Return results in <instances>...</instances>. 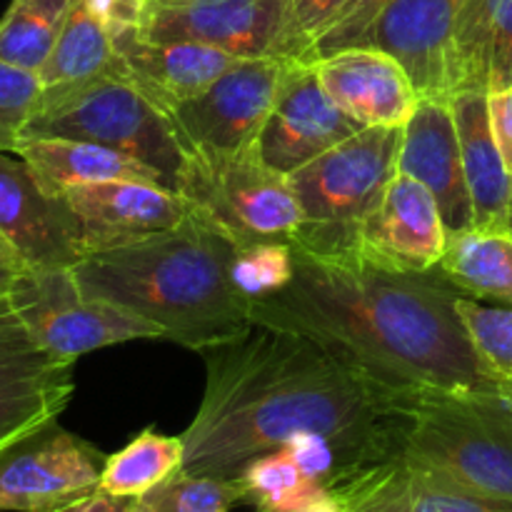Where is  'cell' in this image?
Returning <instances> with one entry per match:
<instances>
[{
    "instance_id": "cell-31",
    "label": "cell",
    "mask_w": 512,
    "mask_h": 512,
    "mask_svg": "<svg viewBox=\"0 0 512 512\" xmlns=\"http://www.w3.org/2000/svg\"><path fill=\"white\" fill-rule=\"evenodd\" d=\"M293 270V245L265 240V243L238 245L230 265V278L238 293L248 303H255L283 290L293 278Z\"/></svg>"
},
{
    "instance_id": "cell-15",
    "label": "cell",
    "mask_w": 512,
    "mask_h": 512,
    "mask_svg": "<svg viewBox=\"0 0 512 512\" xmlns=\"http://www.w3.org/2000/svg\"><path fill=\"white\" fill-rule=\"evenodd\" d=\"M448 228L438 200L423 183L398 173L360 230V263L393 273L438 268Z\"/></svg>"
},
{
    "instance_id": "cell-35",
    "label": "cell",
    "mask_w": 512,
    "mask_h": 512,
    "mask_svg": "<svg viewBox=\"0 0 512 512\" xmlns=\"http://www.w3.org/2000/svg\"><path fill=\"white\" fill-rule=\"evenodd\" d=\"M350 0H290L293 38L298 45V60L308 58L313 45L338 23Z\"/></svg>"
},
{
    "instance_id": "cell-26",
    "label": "cell",
    "mask_w": 512,
    "mask_h": 512,
    "mask_svg": "<svg viewBox=\"0 0 512 512\" xmlns=\"http://www.w3.org/2000/svg\"><path fill=\"white\" fill-rule=\"evenodd\" d=\"M245 503L255 512H348L350 503L328 485L308 478L285 450H273L238 475Z\"/></svg>"
},
{
    "instance_id": "cell-11",
    "label": "cell",
    "mask_w": 512,
    "mask_h": 512,
    "mask_svg": "<svg viewBox=\"0 0 512 512\" xmlns=\"http://www.w3.org/2000/svg\"><path fill=\"white\" fill-rule=\"evenodd\" d=\"M105 455L58 420L0 453V512H50L100 488Z\"/></svg>"
},
{
    "instance_id": "cell-42",
    "label": "cell",
    "mask_w": 512,
    "mask_h": 512,
    "mask_svg": "<svg viewBox=\"0 0 512 512\" xmlns=\"http://www.w3.org/2000/svg\"><path fill=\"white\" fill-rule=\"evenodd\" d=\"M505 398H508V403L512 405V385H505Z\"/></svg>"
},
{
    "instance_id": "cell-13",
    "label": "cell",
    "mask_w": 512,
    "mask_h": 512,
    "mask_svg": "<svg viewBox=\"0 0 512 512\" xmlns=\"http://www.w3.org/2000/svg\"><path fill=\"white\" fill-rule=\"evenodd\" d=\"M73 368L30 338L10 300L0 305V453L58 420L73 398Z\"/></svg>"
},
{
    "instance_id": "cell-17",
    "label": "cell",
    "mask_w": 512,
    "mask_h": 512,
    "mask_svg": "<svg viewBox=\"0 0 512 512\" xmlns=\"http://www.w3.org/2000/svg\"><path fill=\"white\" fill-rule=\"evenodd\" d=\"M398 173L410 175L433 193L448 235L473 228V200L448 98H420L415 113L403 125Z\"/></svg>"
},
{
    "instance_id": "cell-19",
    "label": "cell",
    "mask_w": 512,
    "mask_h": 512,
    "mask_svg": "<svg viewBox=\"0 0 512 512\" xmlns=\"http://www.w3.org/2000/svg\"><path fill=\"white\" fill-rule=\"evenodd\" d=\"M0 150V233L30 270L73 268L80 260L58 198L45 193L33 170Z\"/></svg>"
},
{
    "instance_id": "cell-8",
    "label": "cell",
    "mask_w": 512,
    "mask_h": 512,
    "mask_svg": "<svg viewBox=\"0 0 512 512\" xmlns=\"http://www.w3.org/2000/svg\"><path fill=\"white\" fill-rule=\"evenodd\" d=\"M8 300L30 338L68 363L110 345L165 338L150 320L85 295L73 268L20 270Z\"/></svg>"
},
{
    "instance_id": "cell-38",
    "label": "cell",
    "mask_w": 512,
    "mask_h": 512,
    "mask_svg": "<svg viewBox=\"0 0 512 512\" xmlns=\"http://www.w3.org/2000/svg\"><path fill=\"white\" fill-rule=\"evenodd\" d=\"M490 98V123H493L495 140L503 153L505 165L512 173V88L503 93L488 95Z\"/></svg>"
},
{
    "instance_id": "cell-20",
    "label": "cell",
    "mask_w": 512,
    "mask_h": 512,
    "mask_svg": "<svg viewBox=\"0 0 512 512\" xmlns=\"http://www.w3.org/2000/svg\"><path fill=\"white\" fill-rule=\"evenodd\" d=\"M448 98L512 88V0H468L445 63Z\"/></svg>"
},
{
    "instance_id": "cell-6",
    "label": "cell",
    "mask_w": 512,
    "mask_h": 512,
    "mask_svg": "<svg viewBox=\"0 0 512 512\" xmlns=\"http://www.w3.org/2000/svg\"><path fill=\"white\" fill-rule=\"evenodd\" d=\"M400 463L470 493L512 500V405L505 395L420 398Z\"/></svg>"
},
{
    "instance_id": "cell-1",
    "label": "cell",
    "mask_w": 512,
    "mask_h": 512,
    "mask_svg": "<svg viewBox=\"0 0 512 512\" xmlns=\"http://www.w3.org/2000/svg\"><path fill=\"white\" fill-rule=\"evenodd\" d=\"M205 393L183 433V470L238 480L298 435H325L360 473L400 465L418 400L348 368L310 338L253 323L203 350Z\"/></svg>"
},
{
    "instance_id": "cell-36",
    "label": "cell",
    "mask_w": 512,
    "mask_h": 512,
    "mask_svg": "<svg viewBox=\"0 0 512 512\" xmlns=\"http://www.w3.org/2000/svg\"><path fill=\"white\" fill-rule=\"evenodd\" d=\"M405 495H408V470L400 463L358 503L350 505L348 512H405Z\"/></svg>"
},
{
    "instance_id": "cell-24",
    "label": "cell",
    "mask_w": 512,
    "mask_h": 512,
    "mask_svg": "<svg viewBox=\"0 0 512 512\" xmlns=\"http://www.w3.org/2000/svg\"><path fill=\"white\" fill-rule=\"evenodd\" d=\"M123 55L115 48L113 35L90 13L85 0H75L58 43L38 70L43 93H60L103 75L125 73Z\"/></svg>"
},
{
    "instance_id": "cell-5",
    "label": "cell",
    "mask_w": 512,
    "mask_h": 512,
    "mask_svg": "<svg viewBox=\"0 0 512 512\" xmlns=\"http://www.w3.org/2000/svg\"><path fill=\"white\" fill-rule=\"evenodd\" d=\"M23 138H68L105 145L153 168L175 193L188 160V148L170 113L130 78L128 70L40 95Z\"/></svg>"
},
{
    "instance_id": "cell-9",
    "label": "cell",
    "mask_w": 512,
    "mask_h": 512,
    "mask_svg": "<svg viewBox=\"0 0 512 512\" xmlns=\"http://www.w3.org/2000/svg\"><path fill=\"white\" fill-rule=\"evenodd\" d=\"M143 38L203 43L235 58H293L290 0H150Z\"/></svg>"
},
{
    "instance_id": "cell-25",
    "label": "cell",
    "mask_w": 512,
    "mask_h": 512,
    "mask_svg": "<svg viewBox=\"0 0 512 512\" xmlns=\"http://www.w3.org/2000/svg\"><path fill=\"white\" fill-rule=\"evenodd\" d=\"M438 270L465 298L512 308V230L470 228L450 233Z\"/></svg>"
},
{
    "instance_id": "cell-30",
    "label": "cell",
    "mask_w": 512,
    "mask_h": 512,
    "mask_svg": "<svg viewBox=\"0 0 512 512\" xmlns=\"http://www.w3.org/2000/svg\"><path fill=\"white\" fill-rule=\"evenodd\" d=\"M458 313L480 360L500 385H512V308L460 298Z\"/></svg>"
},
{
    "instance_id": "cell-33",
    "label": "cell",
    "mask_w": 512,
    "mask_h": 512,
    "mask_svg": "<svg viewBox=\"0 0 512 512\" xmlns=\"http://www.w3.org/2000/svg\"><path fill=\"white\" fill-rule=\"evenodd\" d=\"M405 512H512V500L470 493L408 470Z\"/></svg>"
},
{
    "instance_id": "cell-43",
    "label": "cell",
    "mask_w": 512,
    "mask_h": 512,
    "mask_svg": "<svg viewBox=\"0 0 512 512\" xmlns=\"http://www.w3.org/2000/svg\"><path fill=\"white\" fill-rule=\"evenodd\" d=\"M508 228L512 230V195H510V210H508Z\"/></svg>"
},
{
    "instance_id": "cell-12",
    "label": "cell",
    "mask_w": 512,
    "mask_h": 512,
    "mask_svg": "<svg viewBox=\"0 0 512 512\" xmlns=\"http://www.w3.org/2000/svg\"><path fill=\"white\" fill-rule=\"evenodd\" d=\"M293 58H238L208 90L168 110L185 148L255 145Z\"/></svg>"
},
{
    "instance_id": "cell-18",
    "label": "cell",
    "mask_w": 512,
    "mask_h": 512,
    "mask_svg": "<svg viewBox=\"0 0 512 512\" xmlns=\"http://www.w3.org/2000/svg\"><path fill=\"white\" fill-rule=\"evenodd\" d=\"M313 65L330 98L365 128H403L420 103L408 70L385 50L355 45Z\"/></svg>"
},
{
    "instance_id": "cell-3",
    "label": "cell",
    "mask_w": 512,
    "mask_h": 512,
    "mask_svg": "<svg viewBox=\"0 0 512 512\" xmlns=\"http://www.w3.org/2000/svg\"><path fill=\"white\" fill-rule=\"evenodd\" d=\"M235 250L233 235L193 205L175 228L85 255L73 273L85 295L140 315L158 325L165 340L203 353L253 325L250 303L230 278Z\"/></svg>"
},
{
    "instance_id": "cell-29",
    "label": "cell",
    "mask_w": 512,
    "mask_h": 512,
    "mask_svg": "<svg viewBox=\"0 0 512 512\" xmlns=\"http://www.w3.org/2000/svg\"><path fill=\"white\" fill-rule=\"evenodd\" d=\"M238 503H245L238 480L178 470L158 488L135 498L133 512H233Z\"/></svg>"
},
{
    "instance_id": "cell-7",
    "label": "cell",
    "mask_w": 512,
    "mask_h": 512,
    "mask_svg": "<svg viewBox=\"0 0 512 512\" xmlns=\"http://www.w3.org/2000/svg\"><path fill=\"white\" fill-rule=\"evenodd\" d=\"M178 193L213 215L238 245L293 243L303 218L288 175L270 168L258 145L188 148Z\"/></svg>"
},
{
    "instance_id": "cell-27",
    "label": "cell",
    "mask_w": 512,
    "mask_h": 512,
    "mask_svg": "<svg viewBox=\"0 0 512 512\" xmlns=\"http://www.w3.org/2000/svg\"><path fill=\"white\" fill-rule=\"evenodd\" d=\"M183 435H163L145 428L123 450L108 455L100 475V488L118 498H140L183 470Z\"/></svg>"
},
{
    "instance_id": "cell-41",
    "label": "cell",
    "mask_w": 512,
    "mask_h": 512,
    "mask_svg": "<svg viewBox=\"0 0 512 512\" xmlns=\"http://www.w3.org/2000/svg\"><path fill=\"white\" fill-rule=\"evenodd\" d=\"M0 263H8V265H18V268H25L23 263H20L18 253L13 250V245L5 240V235L0 233Z\"/></svg>"
},
{
    "instance_id": "cell-39",
    "label": "cell",
    "mask_w": 512,
    "mask_h": 512,
    "mask_svg": "<svg viewBox=\"0 0 512 512\" xmlns=\"http://www.w3.org/2000/svg\"><path fill=\"white\" fill-rule=\"evenodd\" d=\"M50 512H133V500L118 498V495H110L103 488H98L93 493L83 495V498Z\"/></svg>"
},
{
    "instance_id": "cell-34",
    "label": "cell",
    "mask_w": 512,
    "mask_h": 512,
    "mask_svg": "<svg viewBox=\"0 0 512 512\" xmlns=\"http://www.w3.org/2000/svg\"><path fill=\"white\" fill-rule=\"evenodd\" d=\"M388 3L390 0H350L348 8H345L343 15L338 18V23L313 45L308 58L300 60V63H315V60L325 58V55H333L338 53V50L358 45L360 38L365 35V30L373 25V20L378 18L380 10Z\"/></svg>"
},
{
    "instance_id": "cell-21",
    "label": "cell",
    "mask_w": 512,
    "mask_h": 512,
    "mask_svg": "<svg viewBox=\"0 0 512 512\" xmlns=\"http://www.w3.org/2000/svg\"><path fill=\"white\" fill-rule=\"evenodd\" d=\"M113 40L130 78L165 110L208 90L238 60L225 50L203 43L148 40L138 30L120 33Z\"/></svg>"
},
{
    "instance_id": "cell-32",
    "label": "cell",
    "mask_w": 512,
    "mask_h": 512,
    "mask_svg": "<svg viewBox=\"0 0 512 512\" xmlns=\"http://www.w3.org/2000/svg\"><path fill=\"white\" fill-rule=\"evenodd\" d=\"M40 85L38 73L0 60V150L15 153L25 128L38 110Z\"/></svg>"
},
{
    "instance_id": "cell-28",
    "label": "cell",
    "mask_w": 512,
    "mask_h": 512,
    "mask_svg": "<svg viewBox=\"0 0 512 512\" xmlns=\"http://www.w3.org/2000/svg\"><path fill=\"white\" fill-rule=\"evenodd\" d=\"M73 5L75 0H13L0 20V60L38 73Z\"/></svg>"
},
{
    "instance_id": "cell-40",
    "label": "cell",
    "mask_w": 512,
    "mask_h": 512,
    "mask_svg": "<svg viewBox=\"0 0 512 512\" xmlns=\"http://www.w3.org/2000/svg\"><path fill=\"white\" fill-rule=\"evenodd\" d=\"M20 270L25 268H18V265H8V263H0V305L8 300L10 295V288H13L15 278H18Z\"/></svg>"
},
{
    "instance_id": "cell-22",
    "label": "cell",
    "mask_w": 512,
    "mask_h": 512,
    "mask_svg": "<svg viewBox=\"0 0 512 512\" xmlns=\"http://www.w3.org/2000/svg\"><path fill=\"white\" fill-rule=\"evenodd\" d=\"M450 108L473 200V228H508L512 173L490 123V98L485 93H458L450 98Z\"/></svg>"
},
{
    "instance_id": "cell-4",
    "label": "cell",
    "mask_w": 512,
    "mask_h": 512,
    "mask_svg": "<svg viewBox=\"0 0 512 512\" xmlns=\"http://www.w3.org/2000/svg\"><path fill=\"white\" fill-rule=\"evenodd\" d=\"M403 128H365L288 175L300 205L293 248L325 263L358 265L360 230L398 175Z\"/></svg>"
},
{
    "instance_id": "cell-14",
    "label": "cell",
    "mask_w": 512,
    "mask_h": 512,
    "mask_svg": "<svg viewBox=\"0 0 512 512\" xmlns=\"http://www.w3.org/2000/svg\"><path fill=\"white\" fill-rule=\"evenodd\" d=\"M360 130L365 125L330 98L315 65L293 60L255 145L270 168L290 175Z\"/></svg>"
},
{
    "instance_id": "cell-2",
    "label": "cell",
    "mask_w": 512,
    "mask_h": 512,
    "mask_svg": "<svg viewBox=\"0 0 512 512\" xmlns=\"http://www.w3.org/2000/svg\"><path fill=\"white\" fill-rule=\"evenodd\" d=\"M295 253L290 283L250 303L253 323L298 333L405 398L505 395L458 313V288L438 268L393 273Z\"/></svg>"
},
{
    "instance_id": "cell-37",
    "label": "cell",
    "mask_w": 512,
    "mask_h": 512,
    "mask_svg": "<svg viewBox=\"0 0 512 512\" xmlns=\"http://www.w3.org/2000/svg\"><path fill=\"white\" fill-rule=\"evenodd\" d=\"M85 3L115 38L128 30H140L150 0H85Z\"/></svg>"
},
{
    "instance_id": "cell-23",
    "label": "cell",
    "mask_w": 512,
    "mask_h": 512,
    "mask_svg": "<svg viewBox=\"0 0 512 512\" xmlns=\"http://www.w3.org/2000/svg\"><path fill=\"white\" fill-rule=\"evenodd\" d=\"M18 158L28 163L35 180L43 185L45 193L55 195L70 185L103 183V180H138L168 188L163 175L148 165L128 158V155L110 150L98 143L68 138H23Z\"/></svg>"
},
{
    "instance_id": "cell-10",
    "label": "cell",
    "mask_w": 512,
    "mask_h": 512,
    "mask_svg": "<svg viewBox=\"0 0 512 512\" xmlns=\"http://www.w3.org/2000/svg\"><path fill=\"white\" fill-rule=\"evenodd\" d=\"M55 198L80 258L175 228L193 210L185 195L138 180L70 185L55 193Z\"/></svg>"
},
{
    "instance_id": "cell-16",
    "label": "cell",
    "mask_w": 512,
    "mask_h": 512,
    "mask_svg": "<svg viewBox=\"0 0 512 512\" xmlns=\"http://www.w3.org/2000/svg\"><path fill=\"white\" fill-rule=\"evenodd\" d=\"M465 3L468 0H390L358 45L393 55L408 70L420 98H448L445 63Z\"/></svg>"
}]
</instances>
